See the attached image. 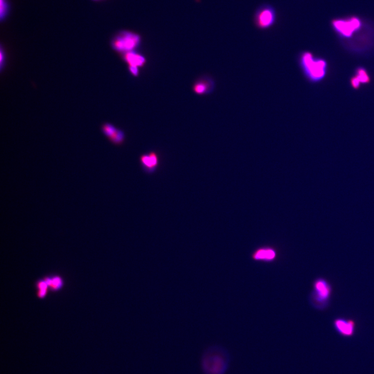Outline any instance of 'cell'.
Here are the masks:
<instances>
[{
  "label": "cell",
  "mask_w": 374,
  "mask_h": 374,
  "mask_svg": "<svg viewBox=\"0 0 374 374\" xmlns=\"http://www.w3.org/2000/svg\"><path fill=\"white\" fill-rule=\"evenodd\" d=\"M231 363L228 350L220 345L208 347L203 353L200 366L203 374H226Z\"/></svg>",
  "instance_id": "obj_1"
},
{
  "label": "cell",
  "mask_w": 374,
  "mask_h": 374,
  "mask_svg": "<svg viewBox=\"0 0 374 374\" xmlns=\"http://www.w3.org/2000/svg\"><path fill=\"white\" fill-rule=\"evenodd\" d=\"M298 64L305 78L312 83L323 80L327 74L328 65L324 58L317 57L310 51L299 55Z\"/></svg>",
  "instance_id": "obj_2"
},
{
  "label": "cell",
  "mask_w": 374,
  "mask_h": 374,
  "mask_svg": "<svg viewBox=\"0 0 374 374\" xmlns=\"http://www.w3.org/2000/svg\"><path fill=\"white\" fill-rule=\"evenodd\" d=\"M332 287L327 280L319 278L313 283V290L309 296L311 306L317 309H322L328 303L332 293Z\"/></svg>",
  "instance_id": "obj_3"
},
{
  "label": "cell",
  "mask_w": 374,
  "mask_h": 374,
  "mask_svg": "<svg viewBox=\"0 0 374 374\" xmlns=\"http://www.w3.org/2000/svg\"><path fill=\"white\" fill-rule=\"evenodd\" d=\"M142 42L141 36L136 33L123 31L118 33L112 41L113 50L122 54L137 51Z\"/></svg>",
  "instance_id": "obj_4"
},
{
  "label": "cell",
  "mask_w": 374,
  "mask_h": 374,
  "mask_svg": "<svg viewBox=\"0 0 374 374\" xmlns=\"http://www.w3.org/2000/svg\"><path fill=\"white\" fill-rule=\"evenodd\" d=\"M254 20V24L259 29H270L276 22V10L271 5H263L257 10Z\"/></svg>",
  "instance_id": "obj_5"
},
{
  "label": "cell",
  "mask_w": 374,
  "mask_h": 374,
  "mask_svg": "<svg viewBox=\"0 0 374 374\" xmlns=\"http://www.w3.org/2000/svg\"><path fill=\"white\" fill-rule=\"evenodd\" d=\"M333 25L335 31L341 37L350 38L360 28L362 24L358 19L352 18L348 20L334 21Z\"/></svg>",
  "instance_id": "obj_6"
},
{
  "label": "cell",
  "mask_w": 374,
  "mask_h": 374,
  "mask_svg": "<svg viewBox=\"0 0 374 374\" xmlns=\"http://www.w3.org/2000/svg\"><path fill=\"white\" fill-rule=\"evenodd\" d=\"M279 257L276 248L271 246H262L254 250L251 254L253 261L259 263L271 264L275 262Z\"/></svg>",
  "instance_id": "obj_7"
},
{
  "label": "cell",
  "mask_w": 374,
  "mask_h": 374,
  "mask_svg": "<svg viewBox=\"0 0 374 374\" xmlns=\"http://www.w3.org/2000/svg\"><path fill=\"white\" fill-rule=\"evenodd\" d=\"M140 162L143 171L146 174L152 175L156 173L160 165V157L155 151H151L142 155Z\"/></svg>",
  "instance_id": "obj_8"
},
{
  "label": "cell",
  "mask_w": 374,
  "mask_h": 374,
  "mask_svg": "<svg viewBox=\"0 0 374 374\" xmlns=\"http://www.w3.org/2000/svg\"><path fill=\"white\" fill-rule=\"evenodd\" d=\"M334 325L337 332L343 336L351 337L354 333L355 323L353 320L336 319L334 322Z\"/></svg>",
  "instance_id": "obj_9"
},
{
  "label": "cell",
  "mask_w": 374,
  "mask_h": 374,
  "mask_svg": "<svg viewBox=\"0 0 374 374\" xmlns=\"http://www.w3.org/2000/svg\"><path fill=\"white\" fill-rule=\"evenodd\" d=\"M215 88V82L208 77H203L198 80L193 86L194 93L200 95L212 93Z\"/></svg>",
  "instance_id": "obj_10"
},
{
  "label": "cell",
  "mask_w": 374,
  "mask_h": 374,
  "mask_svg": "<svg viewBox=\"0 0 374 374\" xmlns=\"http://www.w3.org/2000/svg\"><path fill=\"white\" fill-rule=\"evenodd\" d=\"M45 281L48 284L50 291L52 293H57L61 291L65 285L64 278L58 274H51L43 277Z\"/></svg>",
  "instance_id": "obj_11"
},
{
  "label": "cell",
  "mask_w": 374,
  "mask_h": 374,
  "mask_svg": "<svg viewBox=\"0 0 374 374\" xmlns=\"http://www.w3.org/2000/svg\"><path fill=\"white\" fill-rule=\"evenodd\" d=\"M122 58L129 66L142 67L146 63V57L137 51L128 52L122 54Z\"/></svg>",
  "instance_id": "obj_12"
},
{
  "label": "cell",
  "mask_w": 374,
  "mask_h": 374,
  "mask_svg": "<svg viewBox=\"0 0 374 374\" xmlns=\"http://www.w3.org/2000/svg\"><path fill=\"white\" fill-rule=\"evenodd\" d=\"M37 297L43 300L46 299L50 291L48 284L43 277L38 279L35 284Z\"/></svg>",
  "instance_id": "obj_13"
},
{
  "label": "cell",
  "mask_w": 374,
  "mask_h": 374,
  "mask_svg": "<svg viewBox=\"0 0 374 374\" xmlns=\"http://www.w3.org/2000/svg\"><path fill=\"white\" fill-rule=\"evenodd\" d=\"M362 84H369L370 82V77L366 69L362 66L357 67L355 70V75Z\"/></svg>",
  "instance_id": "obj_14"
},
{
  "label": "cell",
  "mask_w": 374,
  "mask_h": 374,
  "mask_svg": "<svg viewBox=\"0 0 374 374\" xmlns=\"http://www.w3.org/2000/svg\"><path fill=\"white\" fill-rule=\"evenodd\" d=\"M126 139V136L125 132L121 129H117L116 131L112 135V136L108 140L113 145L119 146L122 145L124 143Z\"/></svg>",
  "instance_id": "obj_15"
},
{
  "label": "cell",
  "mask_w": 374,
  "mask_h": 374,
  "mask_svg": "<svg viewBox=\"0 0 374 374\" xmlns=\"http://www.w3.org/2000/svg\"><path fill=\"white\" fill-rule=\"evenodd\" d=\"M117 128L110 123L104 124L101 129L102 132L108 139L112 136Z\"/></svg>",
  "instance_id": "obj_16"
},
{
  "label": "cell",
  "mask_w": 374,
  "mask_h": 374,
  "mask_svg": "<svg viewBox=\"0 0 374 374\" xmlns=\"http://www.w3.org/2000/svg\"><path fill=\"white\" fill-rule=\"evenodd\" d=\"M350 83L351 87L354 89H358L361 87V85L362 84L355 76H353L351 78Z\"/></svg>",
  "instance_id": "obj_17"
},
{
  "label": "cell",
  "mask_w": 374,
  "mask_h": 374,
  "mask_svg": "<svg viewBox=\"0 0 374 374\" xmlns=\"http://www.w3.org/2000/svg\"><path fill=\"white\" fill-rule=\"evenodd\" d=\"M139 67L136 66H129V70L134 77H138L140 73Z\"/></svg>",
  "instance_id": "obj_18"
},
{
  "label": "cell",
  "mask_w": 374,
  "mask_h": 374,
  "mask_svg": "<svg viewBox=\"0 0 374 374\" xmlns=\"http://www.w3.org/2000/svg\"><path fill=\"white\" fill-rule=\"evenodd\" d=\"M7 6L5 0H1V16L3 18L6 16L7 13Z\"/></svg>",
  "instance_id": "obj_19"
}]
</instances>
